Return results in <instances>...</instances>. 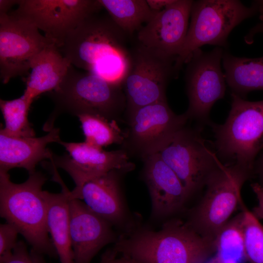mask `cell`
<instances>
[{
	"label": "cell",
	"mask_w": 263,
	"mask_h": 263,
	"mask_svg": "<svg viewBox=\"0 0 263 263\" xmlns=\"http://www.w3.org/2000/svg\"><path fill=\"white\" fill-rule=\"evenodd\" d=\"M98 13L84 19L59 49L74 67L122 86L131 65L130 36L108 13Z\"/></svg>",
	"instance_id": "cell-1"
},
{
	"label": "cell",
	"mask_w": 263,
	"mask_h": 263,
	"mask_svg": "<svg viewBox=\"0 0 263 263\" xmlns=\"http://www.w3.org/2000/svg\"><path fill=\"white\" fill-rule=\"evenodd\" d=\"M214 243L187 222L174 220L158 230L140 229L123 235L114 249L134 263H206L215 252Z\"/></svg>",
	"instance_id": "cell-2"
},
{
	"label": "cell",
	"mask_w": 263,
	"mask_h": 263,
	"mask_svg": "<svg viewBox=\"0 0 263 263\" xmlns=\"http://www.w3.org/2000/svg\"><path fill=\"white\" fill-rule=\"evenodd\" d=\"M47 180L39 171L24 182H12L8 172H0V215L18 230L32 249L55 257L57 253L47 225V206L42 187Z\"/></svg>",
	"instance_id": "cell-3"
},
{
	"label": "cell",
	"mask_w": 263,
	"mask_h": 263,
	"mask_svg": "<svg viewBox=\"0 0 263 263\" xmlns=\"http://www.w3.org/2000/svg\"><path fill=\"white\" fill-rule=\"evenodd\" d=\"M48 95L55 105L43 127L48 132L54 128L56 119L62 113L76 116L93 114L116 120L126 109V98L122 86L76 70L72 65L59 86L48 93Z\"/></svg>",
	"instance_id": "cell-4"
},
{
	"label": "cell",
	"mask_w": 263,
	"mask_h": 263,
	"mask_svg": "<svg viewBox=\"0 0 263 263\" xmlns=\"http://www.w3.org/2000/svg\"><path fill=\"white\" fill-rule=\"evenodd\" d=\"M231 109L224 123H210L217 155L226 164L252 171L263 149V100L249 101L231 93Z\"/></svg>",
	"instance_id": "cell-5"
},
{
	"label": "cell",
	"mask_w": 263,
	"mask_h": 263,
	"mask_svg": "<svg viewBox=\"0 0 263 263\" xmlns=\"http://www.w3.org/2000/svg\"><path fill=\"white\" fill-rule=\"evenodd\" d=\"M253 172L237 164H223L209 177L206 190L191 210L187 223L198 234L214 243L221 228L244 203L241 190Z\"/></svg>",
	"instance_id": "cell-6"
},
{
	"label": "cell",
	"mask_w": 263,
	"mask_h": 263,
	"mask_svg": "<svg viewBox=\"0 0 263 263\" xmlns=\"http://www.w3.org/2000/svg\"><path fill=\"white\" fill-rule=\"evenodd\" d=\"M258 13L254 1L249 7L237 0L193 1L190 22L183 47L176 58L179 72L193 53L205 45L225 48L231 31L243 20Z\"/></svg>",
	"instance_id": "cell-7"
},
{
	"label": "cell",
	"mask_w": 263,
	"mask_h": 263,
	"mask_svg": "<svg viewBox=\"0 0 263 263\" xmlns=\"http://www.w3.org/2000/svg\"><path fill=\"white\" fill-rule=\"evenodd\" d=\"M130 53V67L122 85L127 115L140 107L167 101V85L179 73L176 58L137 41Z\"/></svg>",
	"instance_id": "cell-8"
},
{
	"label": "cell",
	"mask_w": 263,
	"mask_h": 263,
	"mask_svg": "<svg viewBox=\"0 0 263 263\" xmlns=\"http://www.w3.org/2000/svg\"><path fill=\"white\" fill-rule=\"evenodd\" d=\"M201 128L186 126L158 152L174 171L189 196L205 186L223 163L201 135Z\"/></svg>",
	"instance_id": "cell-9"
},
{
	"label": "cell",
	"mask_w": 263,
	"mask_h": 263,
	"mask_svg": "<svg viewBox=\"0 0 263 263\" xmlns=\"http://www.w3.org/2000/svg\"><path fill=\"white\" fill-rule=\"evenodd\" d=\"M223 48L210 51L200 48L192 55L187 64L185 81L188 106L185 113L189 119L209 124L210 111L216 101L223 98L226 81L221 68Z\"/></svg>",
	"instance_id": "cell-10"
},
{
	"label": "cell",
	"mask_w": 263,
	"mask_h": 263,
	"mask_svg": "<svg viewBox=\"0 0 263 263\" xmlns=\"http://www.w3.org/2000/svg\"><path fill=\"white\" fill-rule=\"evenodd\" d=\"M127 115L128 128L123 144L143 159L158 153L188 120L185 113H175L167 101L140 107Z\"/></svg>",
	"instance_id": "cell-11"
},
{
	"label": "cell",
	"mask_w": 263,
	"mask_h": 263,
	"mask_svg": "<svg viewBox=\"0 0 263 263\" xmlns=\"http://www.w3.org/2000/svg\"><path fill=\"white\" fill-rule=\"evenodd\" d=\"M102 8L98 0H20L11 13L43 31L60 49L84 19Z\"/></svg>",
	"instance_id": "cell-12"
},
{
	"label": "cell",
	"mask_w": 263,
	"mask_h": 263,
	"mask_svg": "<svg viewBox=\"0 0 263 263\" xmlns=\"http://www.w3.org/2000/svg\"><path fill=\"white\" fill-rule=\"evenodd\" d=\"M33 24L14 14L0 15V77L3 84L26 75L35 57L54 43Z\"/></svg>",
	"instance_id": "cell-13"
},
{
	"label": "cell",
	"mask_w": 263,
	"mask_h": 263,
	"mask_svg": "<svg viewBox=\"0 0 263 263\" xmlns=\"http://www.w3.org/2000/svg\"><path fill=\"white\" fill-rule=\"evenodd\" d=\"M69 154L52 155L51 165L61 168L71 176L78 189L88 181L112 170L123 173L134 165L125 150L106 151L85 142H59Z\"/></svg>",
	"instance_id": "cell-14"
},
{
	"label": "cell",
	"mask_w": 263,
	"mask_h": 263,
	"mask_svg": "<svg viewBox=\"0 0 263 263\" xmlns=\"http://www.w3.org/2000/svg\"><path fill=\"white\" fill-rule=\"evenodd\" d=\"M193 1L173 0L137 32V41L176 58L186 38Z\"/></svg>",
	"instance_id": "cell-15"
},
{
	"label": "cell",
	"mask_w": 263,
	"mask_h": 263,
	"mask_svg": "<svg viewBox=\"0 0 263 263\" xmlns=\"http://www.w3.org/2000/svg\"><path fill=\"white\" fill-rule=\"evenodd\" d=\"M69 210L74 263H90L101 248L116 241L113 225L79 199L70 200Z\"/></svg>",
	"instance_id": "cell-16"
},
{
	"label": "cell",
	"mask_w": 263,
	"mask_h": 263,
	"mask_svg": "<svg viewBox=\"0 0 263 263\" xmlns=\"http://www.w3.org/2000/svg\"><path fill=\"white\" fill-rule=\"evenodd\" d=\"M143 160V178L150 197L152 215L160 218L173 214L189 197L186 188L158 153Z\"/></svg>",
	"instance_id": "cell-17"
},
{
	"label": "cell",
	"mask_w": 263,
	"mask_h": 263,
	"mask_svg": "<svg viewBox=\"0 0 263 263\" xmlns=\"http://www.w3.org/2000/svg\"><path fill=\"white\" fill-rule=\"evenodd\" d=\"M122 173L112 170L93 178L79 189L70 191V199H82L92 211L113 225H123L127 222V212L120 185Z\"/></svg>",
	"instance_id": "cell-18"
},
{
	"label": "cell",
	"mask_w": 263,
	"mask_h": 263,
	"mask_svg": "<svg viewBox=\"0 0 263 263\" xmlns=\"http://www.w3.org/2000/svg\"><path fill=\"white\" fill-rule=\"evenodd\" d=\"M59 132L58 128H54L41 137H16L0 132V172L20 168L29 174L34 173L38 163L51 158L53 152L47 146L51 143H59Z\"/></svg>",
	"instance_id": "cell-19"
},
{
	"label": "cell",
	"mask_w": 263,
	"mask_h": 263,
	"mask_svg": "<svg viewBox=\"0 0 263 263\" xmlns=\"http://www.w3.org/2000/svg\"><path fill=\"white\" fill-rule=\"evenodd\" d=\"M54 180L60 185L62 191L54 193L44 191L47 206V225L61 263H74L70 230L69 192L58 172Z\"/></svg>",
	"instance_id": "cell-20"
},
{
	"label": "cell",
	"mask_w": 263,
	"mask_h": 263,
	"mask_svg": "<svg viewBox=\"0 0 263 263\" xmlns=\"http://www.w3.org/2000/svg\"><path fill=\"white\" fill-rule=\"evenodd\" d=\"M71 65L55 44L48 45L33 60L23 95L33 102L40 94L56 90Z\"/></svg>",
	"instance_id": "cell-21"
},
{
	"label": "cell",
	"mask_w": 263,
	"mask_h": 263,
	"mask_svg": "<svg viewBox=\"0 0 263 263\" xmlns=\"http://www.w3.org/2000/svg\"><path fill=\"white\" fill-rule=\"evenodd\" d=\"M222 63L225 81L232 93L244 98L252 91H263V56L238 57L224 51Z\"/></svg>",
	"instance_id": "cell-22"
},
{
	"label": "cell",
	"mask_w": 263,
	"mask_h": 263,
	"mask_svg": "<svg viewBox=\"0 0 263 263\" xmlns=\"http://www.w3.org/2000/svg\"><path fill=\"white\" fill-rule=\"evenodd\" d=\"M114 22L131 37L158 12L145 0H98Z\"/></svg>",
	"instance_id": "cell-23"
},
{
	"label": "cell",
	"mask_w": 263,
	"mask_h": 263,
	"mask_svg": "<svg viewBox=\"0 0 263 263\" xmlns=\"http://www.w3.org/2000/svg\"><path fill=\"white\" fill-rule=\"evenodd\" d=\"M214 245L216 257L221 263H242L246 260L242 210L221 228Z\"/></svg>",
	"instance_id": "cell-24"
},
{
	"label": "cell",
	"mask_w": 263,
	"mask_h": 263,
	"mask_svg": "<svg viewBox=\"0 0 263 263\" xmlns=\"http://www.w3.org/2000/svg\"><path fill=\"white\" fill-rule=\"evenodd\" d=\"M77 117L81 123L87 143L102 149L113 144H123L125 133L121 130L116 120L89 114Z\"/></svg>",
	"instance_id": "cell-25"
},
{
	"label": "cell",
	"mask_w": 263,
	"mask_h": 263,
	"mask_svg": "<svg viewBox=\"0 0 263 263\" xmlns=\"http://www.w3.org/2000/svg\"><path fill=\"white\" fill-rule=\"evenodd\" d=\"M32 102L23 95L10 100L0 99V108L5 126L0 132L11 137H35V131L28 119Z\"/></svg>",
	"instance_id": "cell-26"
},
{
	"label": "cell",
	"mask_w": 263,
	"mask_h": 263,
	"mask_svg": "<svg viewBox=\"0 0 263 263\" xmlns=\"http://www.w3.org/2000/svg\"><path fill=\"white\" fill-rule=\"evenodd\" d=\"M244 248L249 263H263V225L244 203Z\"/></svg>",
	"instance_id": "cell-27"
},
{
	"label": "cell",
	"mask_w": 263,
	"mask_h": 263,
	"mask_svg": "<svg viewBox=\"0 0 263 263\" xmlns=\"http://www.w3.org/2000/svg\"><path fill=\"white\" fill-rule=\"evenodd\" d=\"M42 255L33 249L30 251L23 241H19L12 251L0 257V263H46Z\"/></svg>",
	"instance_id": "cell-28"
},
{
	"label": "cell",
	"mask_w": 263,
	"mask_h": 263,
	"mask_svg": "<svg viewBox=\"0 0 263 263\" xmlns=\"http://www.w3.org/2000/svg\"><path fill=\"white\" fill-rule=\"evenodd\" d=\"M19 234L17 228L11 224L6 223L0 225V257L10 253L17 243Z\"/></svg>",
	"instance_id": "cell-29"
},
{
	"label": "cell",
	"mask_w": 263,
	"mask_h": 263,
	"mask_svg": "<svg viewBox=\"0 0 263 263\" xmlns=\"http://www.w3.org/2000/svg\"><path fill=\"white\" fill-rule=\"evenodd\" d=\"M251 188L258 200L257 205L251 212L259 220H263V188L257 182L251 184Z\"/></svg>",
	"instance_id": "cell-30"
},
{
	"label": "cell",
	"mask_w": 263,
	"mask_h": 263,
	"mask_svg": "<svg viewBox=\"0 0 263 263\" xmlns=\"http://www.w3.org/2000/svg\"><path fill=\"white\" fill-rule=\"evenodd\" d=\"M258 7V12L259 13L260 22L250 29L248 33L244 37L245 42L248 44L253 42L254 38L259 33L263 34V8Z\"/></svg>",
	"instance_id": "cell-31"
},
{
	"label": "cell",
	"mask_w": 263,
	"mask_h": 263,
	"mask_svg": "<svg viewBox=\"0 0 263 263\" xmlns=\"http://www.w3.org/2000/svg\"><path fill=\"white\" fill-rule=\"evenodd\" d=\"M258 158L256 159L254 167V176H256L258 183L263 188V149Z\"/></svg>",
	"instance_id": "cell-32"
},
{
	"label": "cell",
	"mask_w": 263,
	"mask_h": 263,
	"mask_svg": "<svg viewBox=\"0 0 263 263\" xmlns=\"http://www.w3.org/2000/svg\"><path fill=\"white\" fill-rule=\"evenodd\" d=\"M173 0H147L149 6L153 10L159 11L163 9Z\"/></svg>",
	"instance_id": "cell-33"
},
{
	"label": "cell",
	"mask_w": 263,
	"mask_h": 263,
	"mask_svg": "<svg viewBox=\"0 0 263 263\" xmlns=\"http://www.w3.org/2000/svg\"><path fill=\"white\" fill-rule=\"evenodd\" d=\"M20 0H0V15L7 14L9 10L15 4H19Z\"/></svg>",
	"instance_id": "cell-34"
},
{
	"label": "cell",
	"mask_w": 263,
	"mask_h": 263,
	"mask_svg": "<svg viewBox=\"0 0 263 263\" xmlns=\"http://www.w3.org/2000/svg\"><path fill=\"white\" fill-rule=\"evenodd\" d=\"M116 253L117 252H115V253L111 257L109 263H134L130 259L124 256H122V258L119 259H116L115 255Z\"/></svg>",
	"instance_id": "cell-35"
},
{
	"label": "cell",
	"mask_w": 263,
	"mask_h": 263,
	"mask_svg": "<svg viewBox=\"0 0 263 263\" xmlns=\"http://www.w3.org/2000/svg\"><path fill=\"white\" fill-rule=\"evenodd\" d=\"M115 253L114 249L107 251L102 256L100 263H109V261L113 255Z\"/></svg>",
	"instance_id": "cell-36"
},
{
	"label": "cell",
	"mask_w": 263,
	"mask_h": 263,
	"mask_svg": "<svg viewBox=\"0 0 263 263\" xmlns=\"http://www.w3.org/2000/svg\"><path fill=\"white\" fill-rule=\"evenodd\" d=\"M207 263H221L218 259L216 257V256L214 258H212L209 260V262H207Z\"/></svg>",
	"instance_id": "cell-37"
},
{
	"label": "cell",
	"mask_w": 263,
	"mask_h": 263,
	"mask_svg": "<svg viewBox=\"0 0 263 263\" xmlns=\"http://www.w3.org/2000/svg\"><path fill=\"white\" fill-rule=\"evenodd\" d=\"M257 5L259 7L263 8V0H256L255 1Z\"/></svg>",
	"instance_id": "cell-38"
}]
</instances>
